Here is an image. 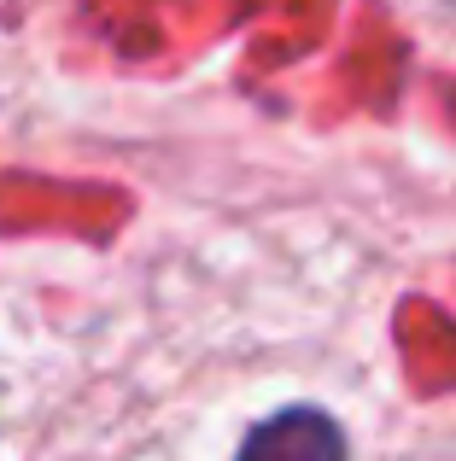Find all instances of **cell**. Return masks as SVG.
<instances>
[{
    "instance_id": "cell-1",
    "label": "cell",
    "mask_w": 456,
    "mask_h": 461,
    "mask_svg": "<svg viewBox=\"0 0 456 461\" xmlns=\"http://www.w3.org/2000/svg\"><path fill=\"white\" fill-rule=\"evenodd\" d=\"M240 461H345V438L322 409H281L246 432Z\"/></svg>"
}]
</instances>
